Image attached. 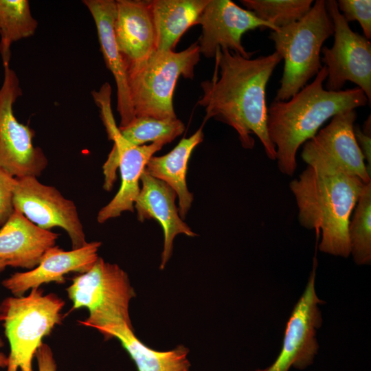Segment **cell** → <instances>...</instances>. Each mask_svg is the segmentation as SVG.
Returning a JSON list of instances; mask_svg holds the SVG:
<instances>
[{
	"label": "cell",
	"instance_id": "obj_1",
	"mask_svg": "<svg viewBox=\"0 0 371 371\" xmlns=\"http://www.w3.org/2000/svg\"><path fill=\"white\" fill-rule=\"evenodd\" d=\"M214 58L213 76L201 82L203 95L198 102L205 109L204 122L214 118L232 126L246 149L254 147L255 135L268 158L276 160L267 133L266 88L282 58L274 52L247 58L223 48L216 49Z\"/></svg>",
	"mask_w": 371,
	"mask_h": 371
},
{
	"label": "cell",
	"instance_id": "obj_2",
	"mask_svg": "<svg viewBox=\"0 0 371 371\" xmlns=\"http://www.w3.org/2000/svg\"><path fill=\"white\" fill-rule=\"evenodd\" d=\"M365 183L321 161H311L289 183L300 224L322 233L319 249L333 256L350 254L348 225Z\"/></svg>",
	"mask_w": 371,
	"mask_h": 371
},
{
	"label": "cell",
	"instance_id": "obj_3",
	"mask_svg": "<svg viewBox=\"0 0 371 371\" xmlns=\"http://www.w3.org/2000/svg\"><path fill=\"white\" fill-rule=\"evenodd\" d=\"M327 69L323 66L314 80L286 101H273L267 108V127L275 146L278 167L292 176L299 148L313 138L333 116L368 104L359 87L330 91L324 87Z\"/></svg>",
	"mask_w": 371,
	"mask_h": 371
},
{
	"label": "cell",
	"instance_id": "obj_4",
	"mask_svg": "<svg viewBox=\"0 0 371 371\" xmlns=\"http://www.w3.org/2000/svg\"><path fill=\"white\" fill-rule=\"evenodd\" d=\"M200 54L195 42L179 52L155 50L139 60L124 59L135 117H177L172 103L177 81L180 76L194 78Z\"/></svg>",
	"mask_w": 371,
	"mask_h": 371
},
{
	"label": "cell",
	"instance_id": "obj_5",
	"mask_svg": "<svg viewBox=\"0 0 371 371\" xmlns=\"http://www.w3.org/2000/svg\"><path fill=\"white\" fill-rule=\"evenodd\" d=\"M333 34L324 0H316L300 20L271 31L277 52L284 60L280 85L274 101H286L304 87L322 68L321 50Z\"/></svg>",
	"mask_w": 371,
	"mask_h": 371
},
{
	"label": "cell",
	"instance_id": "obj_6",
	"mask_svg": "<svg viewBox=\"0 0 371 371\" xmlns=\"http://www.w3.org/2000/svg\"><path fill=\"white\" fill-rule=\"evenodd\" d=\"M65 302L54 293L33 288L27 296L0 304V322L10 347L6 371H33L32 361L44 337L62 323Z\"/></svg>",
	"mask_w": 371,
	"mask_h": 371
},
{
	"label": "cell",
	"instance_id": "obj_7",
	"mask_svg": "<svg viewBox=\"0 0 371 371\" xmlns=\"http://www.w3.org/2000/svg\"><path fill=\"white\" fill-rule=\"evenodd\" d=\"M66 289L72 302L71 311L86 308L89 315L80 325L100 328L126 323L132 326L129 303L135 293L128 275L117 264L99 257L87 272L74 277Z\"/></svg>",
	"mask_w": 371,
	"mask_h": 371
},
{
	"label": "cell",
	"instance_id": "obj_8",
	"mask_svg": "<svg viewBox=\"0 0 371 371\" xmlns=\"http://www.w3.org/2000/svg\"><path fill=\"white\" fill-rule=\"evenodd\" d=\"M3 68L0 89V169L14 178L37 177L48 161L42 149L32 143L34 131L14 116L13 105L22 95V89L10 65Z\"/></svg>",
	"mask_w": 371,
	"mask_h": 371
},
{
	"label": "cell",
	"instance_id": "obj_9",
	"mask_svg": "<svg viewBox=\"0 0 371 371\" xmlns=\"http://www.w3.org/2000/svg\"><path fill=\"white\" fill-rule=\"evenodd\" d=\"M326 9L333 25L334 42L329 48L323 46L321 61L327 69L325 89L341 90L352 82L366 94L371 103V43L354 32L339 12L337 1H326Z\"/></svg>",
	"mask_w": 371,
	"mask_h": 371
},
{
	"label": "cell",
	"instance_id": "obj_10",
	"mask_svg": "<svg viewBox=\"0 0 371 371\" xmlns=\"http://www.w3.org/2000/svg\"><path fill=\"white\" fill-rule=\"evenodd\" d=\"M12 202L14 210L39 227L65 229L72 249L85 245V234L75 203L65 198L54 186L45 185L35 177L14 178Z\"/></svg>",
	"mask_w": 371,
	"mask_h": 371
},
{
	"label": "cell",
	"instance_id": "obj_11",
	"mask_svg": "<svg viewBox=\"0 0 371 371\" xmlns=\"http://www.w3.org/2000/svg\"><path fill=\"white\" fill-rule=\"evenodd\" d=\"M316 266L315 258L304 291L287 322L279 355L262 371H288L291 366L303 370L313 363L319 349L316 333L322 322L319 305L324 303L315 291Z\"/></svg>",
	"mask_w": 371,
	"mask_h": 371
},
{
	"label": "cell",
	"instance_id": "obj_12",
	"mask_svg": "<svg viewBox=\"0 0 371 371\" xmlns=\"http://www.w3.org/2000/svg\"><path fill=\"white\" fill-rule=\"evenodd\" d=\"M357 115L350 110L333 116L330 123L304 144L301 157L306 164L324 162L365 183L371 182L363 156L354 135Z\"/></svg>",
	"mask_w": 371,
	"mask_h": 371
},
{
	"label": "cell",
	"instance_id": "obj_13",
	"mask_svg": "<svg viewBox=\"0 0 371 371\" xmlns=\"http://www.w3.org/2000/svg\"><path fill=\"white\" fill-rule=\"evenodd\" d=\"M197 25H201L199 39L200 53L214 58L218 48L227 49L250 58L254 52H247L242 44L243 35L257 28L277 29L258 19L252 12L240 8L230 0H208Z\"/></svg>",
	"mask_w": 371,
	"mask_h": 371
},
{
	"label": "cell",
	"instance_id": "obj_14",
	"mask_svg": "<svg viewBox=\"0 0 371 371\" xmlns=\"http://www.w3.org/2000/svg\"><path fill=\"white\" fill-rule=\"evenodd\" d=\"M101 117L109 139L113 142L109 155L118 160L121 175L118 192L98 213L97 221L104 223L120 216L123 212H134V203L140 191L141 176L149 159L164 145L158 142L138 146L132 145L122 137L112 112L104 113Z\"/></svg>",
	"mask_w": 371,
	"mask_h": 371
},
{
	"label": "cell",
	"instance_id": "obj_15",
	"mask_svg": "<svg viewBox=\"0 0 371 371\" xmlns=\"http://www.w3.org/2000/svg\"><path fill=\"white\" fill-rule=\"evenodd\" d=\"M101 245V242L93 241L70 251L54 245L45 252L36 267L12 274L3 280L2 285L14 296H21L45 283H65V276L69 273H83L93 266L99 258L98 251Z\"/></svg>",
	"mask_w": 371,
	"mask_h": 371
},
{
	"label": "cell",
	"instance_id": "obj_16",
	"mask_svg": "<svg viewBox=\"0 0 371 371\" xmlns=\"http://www.w3.org/2000/svg\"><path fill=\"white\" fill-rule=\"evenodd\" d=\"M140 181L142 188L134 207L138 221L144 222L155 219L162 227L164 238L159 268L164 269L171 257L175 238L180 234L190 237L196 236V234L180 217L175 204L177 195L168 185L150 176L145 170Z\"/></svg>",
	"mask_w": 371,
	"mask_h": 371
},
{
	"label": "cell",
	"instance_id": "obj_17",
	"mask_svg": "<svg viewBox=\"0 0 371 371\" xmlns=\"http://www.w3.org/2000/svg\"><path fill=\"white\" fill-rule=\"evenodd\" d=\"M82 2L93 19L103 58L116 83L117 110L120 116L119 127H124L134 119L135 113L129 95L125 62L115 37V1L84 0Z\"/></svg>",
	"mask_w": 371,
	"mask_h": 371
},
{
	"label": "cell",
	"instance_id": "obj_18",
	"mask_svg": "<svg viewBox=\"0 0 371 371\" xmlns=\"http://www.w3.org/2000/svg\"><path fill=\"white\" fill-rule=\"evenodd\" d=\"M59 234L44 229L14 210L0 229V259L9 266L32 269L45 252L56 244Z\"/></svg>",
	"mask_w": 371,
	"mask_h": 371
},
{
	"label": "cell",
	"instance_id": "obj_19",
	"mask_svg": "<svg viewBox=\"0 0 371 371\" xmlns=\"http://www.w3.org/2000/svg\"><path fill=\"white\" fill-rule=\"evenodd\" d=\"M113 24L118 48L126 61L141 60L155 50L150 1L117 0Z\"/></svg>",
	"mask_w": 371,
	"mask_h": 371
},
{
	"label": "cell",
	"instance_id": "obj_20",
	"mask_svg": "<svg viewBox=\"0 0 371 371\" xmlns=\"http://www.w3.org/2000/svg\"><path fill=\"white\" fill-rule=\"evenodd\" d=\"M203 133L200 128L192 136L183 138L169 153L153 156L144 169L150 176L168 185L179 199V214L184 220L192 206L193 194L186 183L188 164L193 150L203 142Z\"/></svg>",
	"mask_w": 371,
	"mask_h": 371
},
{
	"label": "cell",
	"instance_id": "obj_21",
	"mask_svg": "<svg viewBox=\"0 0 371 371\" xmlns=\"http://www.w3.org/2000/svg\"><path fill=\"white\" fill-rule=\"evenodd\" d=\"M150 9L155 31V50L175 48L182 35L199 18L208 0H153Z\"/></svg>",
	"mask_w": 371,
	"mask_h": 371
},
{
	"label": "cell",
	"instance_id": "obj_22",
	"mask_svg": "<svg viewBox=\"0 0 371 371\" xmlns=\"http://www.w3.org/2000/svg\"><path fill=\"white\" fill-rule=\"evenodd\" d=\"M104 339L117 338L135 362L138 371H188V349L183 345L168 351H157L142 343L133 326L126 323L100 328Z\"/></svg>",
	"mask_w": 371,
	"mask_h": 371
},
{
	"label": "cell",
	"instance_id": "obj_23",
	"mask_svg": "<svg viewBox=\"0 0 371 371\" xmlns=\"http://www.w3.org/2000/svg\"><path fill=\"white\" fill-rule=\"evenodd\" d=\"M38 27L27 0H0V54L10 65L11 45L34 34Z\"/></svg>",
	"mask_w": 371,
	"mask_h": 371
},
{
	"label": "cell",
	"instance_id": "obj_24",
	"mask_svg": "<svg viewBox=\"0 0 371 371\" xmlns=\"http://www.w3.org/2000/svg\"><path fill=\"white\" fill-rule=\"evenodd\" d=\"M118 128L124 139L138 146L149 142L168 144L183 133L185 125L177 117H135L128 125Z\"/></svg>",
	"mask_w": 371,
	"mask_h": 371
},
{
	"label": "cell",
	"instance_id": "obj_25",
	"mask_svg": "<svg viewBox=\"0 0 371 371\" xmlns=\"http://www.w3.org/2000/svg\"><path fill=\"white\" fill-rule=\"evenodd\" d=\"M350 254L356 264L371 262V182L366 183L348 225Z\"/></svg>",
	"mask_w": 371,
	"mask_h": 371
},
{
	"label": "cell",
	"instance_id": "obj_26",
	"mask_svg": "<svg viewBox=\"0 0 371 371\" xmlns=\"http://www.w3.org/2000/svg\"><path fill=\"white\" fill-rule=\"evenodd\" d=\"M240 3L258 19L277 30L302 18L311 8L313 0H241Z\"/></svg>",
	"mask_w": 371,
	"mask_h": 371
},
{
	"label": "cell",
	"instance_id": "obj_27",
	"mask_svg": "<svg viewBox=\"0 0 371 371\" xmlns=\"http://www.w3.org/2000/svg\"><path fill=\"white\" fill-rule=\"evenodd\" d=\"M337 7L349 23L358 21L363 32L364 37L371 38V1L370 0H339Z\"/></svg>",
	"mask_w": 371,
	"mask_h": 371
},
{
	"label": "cell",
	"instance_id": "obj_28",
	"mask_svg": "<svg viewBox=\"0 0 371 371\" xmlns=\"http://www.w3.org/2000/svg\"><path fill=\"white\" fill-rule=\"evenodd\" d=\"M14 177L0 169V225L3 226L14 211L12 197Z\"/></svg>",
	"mask_w": 371,
	"mask_h": 371
},
{
	"label": "cell",
	"instance_id": "obj_29",
	"mask_svg": "<svg viewBox=\"0 0 371 371\" xmlns=\"http://www.w3.org/2000/svg\"><path fill=\"white\" fill-rule=\"evenodd\" d=\"M354 135L363 156L367 168L371 173V119L370 115L365 121L362 128L354 125Z\"/></svg>",
	"mask_w": 371,
	"mask_h": 371
},
{
	"label": "cell",
	"instance_id": "obj_30",
	"mask_svg": "<svg viewBox=\"0 0 371 371\" xmlns=\"http://www.w3.org/2000/svg\"><path fill=\"white\" fill-rule=\"evenodd\" d=\"M36 357L38 371H56L57 366L51 348L43 343L38 349Z\"/></svg>",
	"mask_w": 371,
	"mask_h": 371
},
{
	"label": "cell",
	"instance_id": "obj_31",
	"mask_svg": "<svg viewBox=\"0 0 371 371\" xmlns=\"http://www.w3.org/2000/svg\"><path fill=\"white\" fill-rule=\"evenodd\" d=\"M4 346L3 341L0 339V348ZM8 366V357L0 352V368H5Z\"/></svg>",
	"mask_w": 371,
	"mask_h": 371
},
{
	"label": "cell",
	"instance_id": "obj_32",
	"mask_svg": "<svg viewBox=\"0 0 371 371\" xmlns=\"http://www.w3.org/2000/svg\"><path fill=\"white\" fill-rule=\"evenodd\" d=\"M7 266H9L8 261L3 259H0V271H3Z\"/></svg>",
	"mask_w": 371,
	"mask_h": 371
},
{
	"label": "cell",
	"instance_id": "obj_33",
	"mask_svg": "<svg viewBox=\"0 0 371 371\" xmlns=\"http://www.w3.org/2000/svg\"><path fill=\"white\" fill-rule=\"evenodd\" d=\"M256 371H262V370H256Z\"/></svg>",
	"mask_w": 371,
	"mask_h": 371
}]
</instances>
